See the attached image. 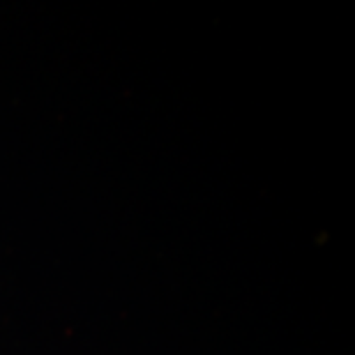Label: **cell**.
Instances as JSON below:
<instances>
[]
</instances>
